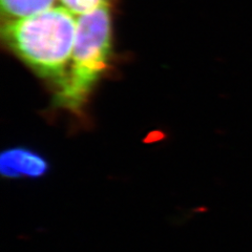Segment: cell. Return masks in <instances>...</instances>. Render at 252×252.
I'll return each mask as SVG.
<instances>
[{"instance_id": "7a4b0ae2", "label": "cell", "mask_w": 252, "mask_h": 252, "mask_svg": "<svg viewBox=\"0 0 252 252\" xmlns=\"http://www.w3.org/2000/svg\"><path fill=\"white\" fill-rule=\"evenodd\" d=\"M109 3L77 16L74 50L69 68L58 86L57 106L81 110L93 88L109 65L112 53V16Z\"/></svg>"}, {"instance_id": "6da1fadb", "label": "cell", "mask_w": 252, "mask_h": 252, "mask_svg": "<svg viewBox=\"0 0 252 252\" xmlns=\"http://www.w3.org/2000/svg\"><path fill=\"white\" fill-rule=\"evenodd\" d=\"M77 16L63 5L19 19H6V45L40 77L58 86L64 80L74 50Z\"/></svg>"}, {"instance_id": "3957f363", "label": "cell", "mask_w": 252, "mask_h": 252, "mask_svg": "<svg viewBox=\"0 0 252 252\" xmlns=\"http://www.w3.org/2000/svg\"><path fill=\"white\" fill-rule=\"evenodd\" d=\"M50 169L49 162L40 155L26 147H14L0 156V172L5 178H40Z\"/></svg>"}, {"instance_id": "5b68a950", "label": "cell", "mask_w": 252, "mask_h": 252, "mask_svg": "<svg viewBox=\"0 0 252 252\" xmlns=\"http://www.w3.org/2000/svg\"><path fill=\"white\" fill-rule=\"evenodd\" d=\"M59 1L61 5L66 7L76 16L93 11L102 4L109 3L108 0H59Z\"/></svg>"}, {"instance_id": "277c9868", "label": "cell", "mask_w": 252, "mask_h": 252, "mask_svg": "<svg viewBox=\"0 0 252 252\" xmlns=\"http://www.w3.org/2000/svg\"><path fill=\"white\" fill-rule=\"evenodd\" d=\"M56 0H0L5 19H19L41 13L54 6Z\"/></svg>"}]
</instances>
